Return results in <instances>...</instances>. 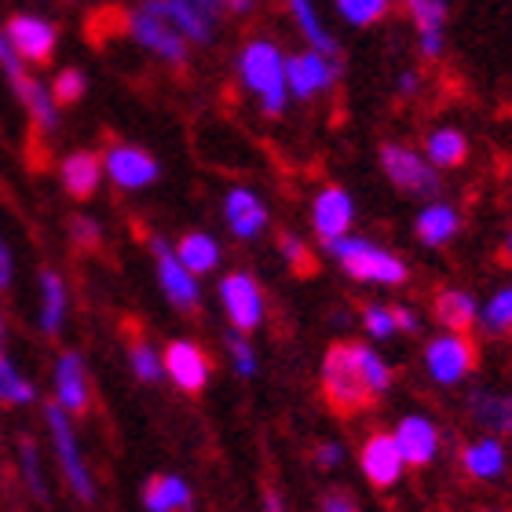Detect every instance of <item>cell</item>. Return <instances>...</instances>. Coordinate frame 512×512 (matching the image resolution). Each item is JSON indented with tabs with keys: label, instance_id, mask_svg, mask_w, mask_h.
<instances>
[{
	"label": "cell",
	"instance_id": "obj_1",
	"mask_svg": "<svg viewBox=\"0 0 512 512\" xmlns=\"http://www.w3.org/2000/svg\"><path fill=\"white\" fill-rule=\"evenodd\" d=\"M388 388H392V370L366 344H333L322 359V395L333 414H359Z\"/></svg>",
	"mask_w": 512,
	"mask_h": 512
},
{
	"label": "cell",
	"instance_id": "obj_3",
	"mask_svg": "<svg viewBox=\"0 0 512 512\" xmlns=\"http://www.w3.org/2000/svg\"><path fill=\"white\" fill-rule=\"evenodd\" d=\"M238 70L246 77V85L264 99L267 114L271 118L282 114V107H286V66H282V55H278L275 44L267 41L246 44V52L238 59Z\"/></svg>",
	"mask_w": 512,
	"mask_h": 512
},
{
	"label": "cell",
	"instance_id": "obj_41",
	"mask_svg": "<svg viewBox=\"0 0 512 512\" xmlns=\"http://www.w3.org/2000/svg\"><path fill=\"white\" fill-rule=\"evenodd\" d=\"M70 235L81 249H96L103 242V231H99L96 220H88V216H77L74 224H70Z\"/></svg>",
	"mask_w": 512,
	"mask_h": 512
},
{
	"label": "cell",
	"instance_id": "obj_46",
	"mask_svg": "<svg viewBox=\"0 0 512 512\" xmlns=\"http://www.w3.org/2000/svg\"><path fill=\"white\" fill-rule=\"evenodd\" d=\"M392 319H395V330L417 333V315L410 308H392Z\"/></svg>",
	"mask_w": 512,
	"mask_h": 512
},
{
	"label": "cell",
	"instance_id": "obj_36",
	"mask_svg": "<svg viewBox=\"0 0 512 512\" xmlns=\"http://www.w3.org/2000/svg\"><path fill=\"white\" fill-rule=\"evenodd\" d=\"M81 96H85V74H81V70H63V74L55 77V85H52L55 107H74Z\"/></svg>",
	"mask_w": 512,
	"mask_h": 512
},
{
	"label": "cell",
	"instance_id": "obj_16",
	"mask_svg": "<svg viewBox=\"0 0 512 512\" xmlns=\"http://www.w3.org/2000/svg\"><path fill=\"white\" fill-rule=\"evenodd\" d=\"M395 447H399V454H403L406 465L425 469L439 450V428L432 425L428 417H417V414L403 417V421L395 425Z\"/></svg>",
	"mask_w": 512,
	"mask_h": 512
},
{
	"label": "cell",
	"instance_id": "obj_34",
	"mask_svg": "<svg viewBox=\"0 0 512 512\" xmlns=\"http://www.w3.org/2000/svg\"><path fill=\"white\" fill-rule=\"evenodd\" d=\"M128 363H132V374H136L143 384H158L161 377H165V363H161L158 352H154L147 341L128 344Z\"/></svg>",
	"mask_w": 512,
	"mask_h": 512
},
{
	"label": "cell",
	"instance_id": "obj_13",
	"mask_svg": "<svg viewBox=\"0 0 512 512\" xmlns=\"http://www.w3.org/2000/svg\"><path fill=\"white\" fill-rule=\"evenodd\" d=\"M103 169L110 172V180L125 187V191H139L147 183L158 180V161L150 158L147 150L139 147H125V143H114L103 158Z\"/></svg>",
	"mask_w": 512,
	"mask_h": 512
},
{
	"label": "cell",
	"instance_id": "obj_15",
	"mask_svg": "<svg viewBox=\"0 0 512 512\" xmlns=\"http://www.w3.org/2000/svg\"><path fill=\"white\" fill-rule=\"evenodd\" d=\"M359 461H363V476L370 483H374L377 491H388V487H395L399 483V476H403V454H399V447H395V436H370L363 443V454H359Z\"/></svg>",
	"mask_w": 512,
	"mask_h": 512
},
{
	"label": "cell",
	"instance_id": "obj_29",
	"mask_svg": "<svg viewBox=\"0 0 512 512\" xmlns=\"http://www.w3.org/2000/svg\"><path fill=\"white\" fill-rule=\"evenodd\" d=\"M63 319H66V286L63 278L55 275V271H44L41 275V330L48 337L63 330Z\"/></svg>",
	"mask_w": 512,
	"mask_h": 512
},
{
	"label": "cell",
	"instance_id": "obj_22",
	"mask_svg": "<svg viewBox=\"0 0 512 512\" xmlns=\"http://www.w3.org/2000/svg\"><path fill=\"white\" fill-rule=\"evenodd\" d=\"M147 512H191V487L180 476H150L143 487Z\"/></svg>",
	"mask_w": 512,
	"mask_h": 512
},
{
	"label": "cell",
	"instance_id": "obj_33",
	"mask_svg": "<svg viewBox=\"0 0 512 512\" xmlns=\"http://www.w3.org/2000/svg\"><path fill=\"white\" fill-rule=\"evenodd\" d=\"M483 330L491 333V337H498V341H509L512 337V289H502L483 308Z\"/></svg>",
	"mask_w": 512,
	"mask_h": 512
},
{
	"label": "cell",
	"instance_id": "obj_19",
	"mask_svg": "<svg viewBox=\"0 0 512 512\" xmlns=\"http://www.w3.org/2000/svg\"><path fill=\"white\" fill-rule=\"evenodd\" d=\"M403 4L410 8V19L421 33V55L439 59L443 55V22H447L443 0H403Z\"/></svg>",
	"mask_w": 512,
	"mask_h": 512
},
{
	"label": "cell",
	"instance_id": "obj_49",
	"mask_svg": "<svg viewBox=\"0 0 512 512\" xmlns=\"http://www.w3.org/2000/svg\"><path fill=\"white\" fill-rule=\"evenodd\" d=\"M4 330H8V322H4V311H0V359H4Z\"/></svg>",
	"mask_w": 512,
	"mask_h": 512
},
{
	"label": "cell",
	"instance_id": "obj_50",
	"mask_svg": "<svg viewBox=\"0 0 512 512\" xmlns=\"http://www.w3.org/2000/svg\"><path fill=\"white\" fill-rule=\"evenodd\" d=\"M509 256H512V235H509Z\"/></svg>",
	"mask_w": 512,
	"mask_h": 512
},
{
	"label": "cell",
	"instance_id": "obj_38",
	"mask_svg": "<svg viewBox=\"0 0 512 512\" xmlns=\"http://www.w3.org/2000/svg\"><path fill=\"white\" fill-rule=\"evenodd\" d=\"M22 472H26V483H30V491L37 498H44V476H41V454H37V443L33 439H22Z\"/></svg>",
	"mask_w": 512,
	"mask_h": 512
},
{
	"label": "cell",
	"instance_id": "obj_8",
	"mask_svg": "<svg viewBox=\"0 0 512 512\" xmlns=\"http://www.w3.org/2000/svg\"><path fill=\"white\" fill-rule=\"evenodd\" d=\"M220 300L227 308V319L238 333H253L264 322V293L256 286V278L246 271H231L220 282Z\"/></svg>",
	"mask_w": 512,
	"mask_h": 512
},
{
	"label": "cell",
	"instance_id": "obj_44",
	"mask_svg": "<svg viewBox=\"0 0 512 512\" xmlns=\"http://www.w3.org/2000/svg\"><path fill=\"white\" fill-rule=\"evenodd\" d=\"M341 454L344 450L337 447V443H319V447H315V461H319L322 469H333V465L341 461Z\"/></svg>",
	"mask_w": 512,
	"mask_h": 512
},
{
	"label": "cell",
	"instance_id": "obj_31",
	"mask_svg": "<svg viewBox=\"0 0 512 512\" xmlns=\"http://www.w3.org/2000/svg\"><path fill=\"white\" fill-rule=\"evenodd\" d=\"M286 8L293 11V19H297V26L304 30V37L315 44V52L337 55V44H333V37L326 33V26L319 22V15H315V8H311L308 0H286Z\"/></svg>",
	"mask_w": 512,
	"mask_h": 512
},
{
	"label": "cell",
	"instance_id": "obj_21",
	"mask_svg": "<svg viewBox=\"0 0 512 512\" xmlns=\"http://www.w3.org/2000/svg\"><path fill=\"white\" fill-rule=\"evenodd\" d=\"M99 176H103V161H99L92 150H77V154H70V158L63 161V187L77 202H85V198L96 194Z\"/></svg>",
	"mask_w": 512,
	"mask_h": 512
},
{
	"label": "cell",
	"instance_id": "obj_2",
	"mask_svg": "<svg viewBox=\"0 0 512 512\" xmlns=\"http://www.w3.org/2000/svg\"><path fill=\"white\" fill-rule=\"evenodd\" d=\"M333 256H337V264L348 271L352 278L359 282H377V286H399L406 282V264L399 256H392L388 249L374 246V242H366V238H333L326 242Z\"/></svg>",
	"mask_w": 512,
	"mask_h": 512
},
{
	"label": "cell",
	"instance_id": "obj_32",
	"mask_svg": "<svg viewBox=\"0 0 512 512\" xmlns=\"http://www.w3.org/2000/svg\"><path fill=\"white\" fill-rule=\"evenodd\" d=\"M33 399H37V388L19 374V366L11 363V359H0V403L26 406V403H33Z\"/></svg>",
	"mask_w": 512,
	"mask_h": 512
},
{
	"label": "cell",
	"instance_id": "obj_17",
	"mask_svg": "<svg viewBox=\"0 0 512 512\" xmlns=\"http://www.w3.org/2000/svg\"><path fill=\"white\" fill-rule=\"evenodd\" d=\"M143 8L161 15L169 26H176L187 41H198V44L213 41V19H209L194 0H147Z\"/></svg>",
	"mask_w": 512,
	"mask_h": 512
},
{
	"label": "cell",
	"instance_id": "obj_5",
	"mask_svg": "<svg viewBox=\"0 0 512 512\" xmlns=\"http://www.w3.org/2000/svg\"><path fill=\"white\" fill-rule=\"evenodd\" d=\"M121 33H128L132 41H139L143 48H150L154 55H161L165 63L183 66L187 63V44H183V33L176 26L154 15V11L139 8V11H125V22H121Z\"/></svg>",
	"mask_w": 512,
	"mask_h": 512
},
{
	"label": "cell",
	"instance_id": "obj_40",
	"mask_svg": "<svg viewBox=\"0 0 512 512\" xmlns=\"http://www.w3.org/2000/svg\"><path fill=\"white\" fill-rule=\"evenodd\" d=\"M227 344H231V355H235L238 374L253 377L256 374V355H253V348L246 344V337H242V333H235V337H227Z\"/></svg>",
	"mask_w": 512,
	"mask_h": 512
},
{
	"label": "cell",
	"instance_id": "obj_28",
	"mask_svg": "<svg viewBox=\"0 0 512 512\" xmlns=\"http://www.w3.org/2000/svg\"><path fill=\"white\" fill-rule=\"evenodd\" d=\"M425 154L439 169H458L461 161L469 158V139L461 136L458 128H439L425 139Z\"/></svg>",
	"mask_w": 512,
	"mask_h": 512
},
{
	"label": "cell",
	"instance_id": "obj_35",
	"mask_svg": "<svg viewBox=\"0 0 512 512\" xmlns=\"http://www.w3.org/2000/svg\"><path fill=\"white\" fill-rule=\"evenodd\" d=\"M337 8L348 22L355 26H370V22H381L388 15V0H337Z\"/></svg>",
	"mask_w": 512,
	"mask_h": 512
},
{
	"label": "cell",
	"instance_id": "obj_27",
	"mask_svg": "<svg viewBox=\"0 0 512 512\" xmlns=\"http://www.w3.org/2000/svg\"><path fill=\"white\" fill-rule=\"evenodd\" d=\"M458 227H461V220H458V213L450 209V205H428L425 213L417 216V224H414V231H417V242H425V246H447L450 238L458 235Z\"/></svg>",
	"mask_w": 512,
	"mask_h": 512
},
{
	"label": "cell",
	"instance_id": "obj_12",
	"mask_svg": "<svg viewBox=\"0 0 512 512\" xmlns=\"http://www.w3.org/2000/svg\"><path fill=\"white\" fill-rule=\"evenodd\" d=\"M150 249H154V256H158V278H161V289H165V297H169L172 308H180V311L198 308V282H194L191 271L180 264V256L172 253L161 238H154Z\"/></svg>",
	"mask_w": 512,
	"mask_h": 512
},
{
	"label": "cell",
	"instance_id": "obj_4",
	"mask_svg": "<svg viewBox=\"0 0 512 512\" xmlns=\"http://www.w3.org/2000/svg\"><path fill=\"white\" fill-rule=\"evenodd\" d=\"M44 421H48V428H52L55 458H59V469H63L70 491H74L81 502H92V498H96V483H92V472H88L85 458H81V447H77L70 414H66L59 403H52L48 410H44Z\"/></svg>",
	"mask_w": 512,
	"mask_h": 512
},
{
	"label": "cell",
	"instance_id": "obj_48",
	"mask_svg": "<svg viewBox=\"0 0 512 512\" xmlns=\"http://www.w3.org/2000/svg\"><path fill=\"white\" fill-rule=\"evenodd\" d=\"M224 4H227V8H231V11H238V15H242V11L253 8V0H224Z\"/></svg>",
	"mask_w": 512,
	"mask_h": 512
},
{
	"label": "cell",
	"instance_id": "obj_10",
	"mask_svg": "<svg viewBox=\"0 0 512 512\" xmlns=\"http://www.w3.org/2000/svg\"><path fill=\"white\" fill-rule=\"evenodd\" d=\"M8 41L11 48L33 66H48L55 55V41H59V33H55L52 22L44 19H33V15H11L8 19Z\"/></svg>",
	"mask_w": 512,
	"mask_h": 512
},
{
	"label": "cell",
	"instance_id": "obj_23",
	"mask_svg": "<svg viewBox=\"0 0 512 512\" xmlns=\"http://www.w3.org/2000/svg\"><path fill=\"white\" fill-rule=\"evenodd\" d=\"M227 224L235 231L238 238H256L264 231L267 224V213H264V202L249 191H231L227 194Z\"/></svg>",
	"mask_w": 512,
	"mask_h": 512
},
{
	"label": "cell",
	"instance_id": "obj_43",
	"mask_svg": "<svg viewBox=\"0 0 512 512\" xmlns=\"http://www.w3.org/2000/svg\"><path fill=\"white\" fill-rule=\"evenodd\" d=\"M0 66H4V74H15V70H22V63H19V52L11 48V41L0 33Z\"/></svg>",
	"mask_w": 512,
	"mask_h": 512
},
{
	"label": "cell",
	"instance_id": "obj_42",
	"mask_svg": "<svg viewBox=\"0 0 512 512\" xmlns=\"http://www.w3.org/2000/svg\"><path fill=\"white\" fill-rule=\"evenodd\" d=\"M319 512H359V502H355L352 494H344V491H330V494H322Z\"/></svg>",
	"mask_w": 512,
	"mask_h": 512
},
{
	"label": "cell",
	"instance_id": "obj_24",
	"mask_svg": "<svg viewBox=\"0 0 512 512\" xmlns=\"http://www.w3.org/2000/svg\"><path fill=\"white\" fill-rule=\"evenodd\" d=\"M469 417L487 432H509L512 436V395L472 392L469 395Z\"/></svg>",
	"mask_w": 512,
	"mask_h": 512
},
{
	"label": "cell",
	"instance_id": "obj_20",
	"mask_svg": "<svg viewBox=\"0 0 512 512\" xmlns=\"http://www.w3.org/2000/svg\"><path fill=\"white\" fill-rule=\"evenodd\" d=\"M11 77V88H15V96L22 99V107L30 110V121L33 128H41V132H52L59 114H55V99L44 92V85L37 77H30L26 70H15Z\"/></svg>",
	"mask_w": 512,
	"mask_h": 512
},
{
	"label": "cell",
	"instance_id": "obj_18",
	"mask_svg": "<svg viewBox=\"0 0 512 512\" xmlns=\"http://www.w3.org/2000/svg\"><path fill=\"white\" fill-rule=\"evenodd\" d=\"M311 224H315V235H319L322 242H333V238L348 235V227H352V198H348V191L326 187V191L315 198Z\"/></svg>",
	"mask_w": 512,
	"mask_h": 512
},
{
	"label": "cell",
	"instance_id": "obj_9",
	"mask_svg": "<svg viewBox=\"0 0 512 512\" xmlns=\"http://www.w3.org/2000/svg\"><path fill=\"white\" fill-rule=\"evenodd\" d=\"M286 81L289 88H293V96L300 99H311V96H319V92H326V88L337 81V70L341 66L333 63V55L326 52H304V55H289L286 63Z\"/></svg>",
	"mask_w": 512,
	"mask_h": 512
},
{
	"label": "cell",
	"instance_id": "obj_7",
	"mask_svg": "<svg viewBox=\"0 0 512 512\" xmlns=\"http://www.w3.org/2000/svg\"><path fill=\"white\" fill-rule=\"evenodd\" d=\"M381 169L384 176L406 194H421V198H432L439 191V176L432 172L421 154H414L410 147H399V143H384L381 147Z\"/></svg>",
	"mask_w": 512,
	"mask_h": 512
},
{
	"label": "cell",
	"instance_id": "obj_47",
	"mask_svg": "<svg viewBox=\"0 0 512 512\" xmlns=\"http://www.w3.org/2000/svg\"><path fill=\"white\" fill-rule=\"evenodd\" d=\"M264 512H286V509H282V498H278L275 491L264 494Z\"/></svg>",
	"mask_w": 512,
	"mask_h": 512
},
{
	"label": "cell",
	"instance_id": "obj_26",
	"mask_svg": "<svg viewBox=\"0 0 512 512\" xmlns=\"http://www.w3.org/2000/svg\"><path fill=\"white\" fill-rule=\"evenodd\" d=\"M461 465L472 480H498L505 472V447L498 439H480L461 450Z\"/></svg>",
	"mask_w": 512,
	"mask_h": 512
},
{
	"label": "cell",
	"instance_id": "obj_6",
	"mask_svg": "<svg viewBox=\"0 0 512 512\" xmlns=\"http://www.w3.org/2000/svg\"><path fill=\"white\" fill-rule=\"evenodd\" d=\"M476 363H480V352L469 341V333H447L425 348V370L436 384H458L476 370Z\"/></svg>",
	"mask_w": 512,
	"mask_h": 512
},
{
	"label": "cell",
	"instance_id": "obj_37",
	"mask_svg": "<svg viewBox=\"0 0 512 512\" xmlns=\"http://www.w3.org/2000/svg\"><path fill=\"white\" fill-rule=\"evenodd\" d=\"M278 249H282V256L293 264V271H297V275H311V271H315V260H311L308 246H304L297 235H282V238H278Z\"/></svg>",
	"mask_w": 512,
	"mask_h": 512
},
{
	"label": "cell",
	"instance_id": "obj_30",
	"mask_svg": "<svg viewBox=\"0 0 512 512\" xmlns=\"http://www.w3.org/2000/svg\"><path fill=\"white\" fill-rule=\"evenodd\" d=\"M176 256H180V264L187 267L191 275H205V271H213V267H216V260H220V249H216V242L209 235H198V231H191V235L180 238Z\"/></svg>",
	"mask_w": 512,
	"mask_h": 512
},
{
	"label": "cell",
	"instance_id": "obj_25",
	"mask_svg": "<svg viewBox=\"0 0 512 512\" xmlns=\"http://www.w3.org/2000/svg\"><path fill=\"white\" fill-rule=\"evenodd\" d=\"M436 319L439 326H447L450 333H469L480 319V311H476V300L469 293H461V289H443L436 297Z\"/></svg>",
	"mask_w": 512,
	"mask_h": 512
},
{
	"label": "cell",
	"instance_id": "obj_39",
	"mask_svg": "<svg viewBox=\"0 0 512 512\" xmlns=\"http://www.w3.org/2000/svg\"><path fill=\"white\" fill-rule=\"evenodd\" d=\"M363 322H366V330L374 333L377 341H388V337L395 333L392 308H381V304H366V308H363Z\"/></svg>",
	"mask_w": 512,
	"mask_h": 512
},
{
	"label": "cell",
	"instance_id": "obj_11",
	"mask_svg": "<svg viewBox=\"0 0 512 512\" xmlns=\"http://www.w3.org/2000/svg\"><path fill=\"white\" fill-rule=\"evenodd\" d=\"M165 374L172 377V384L187 395H198L209 384V374H213V363L209 355L191 341H172L169 352H165Z\"/></svg>",
	"mask_w": 512,
	"mask_h": 512
},
{
	"label": "cell",
	"instance_id": "obj_14",
	"mask_svg": "<svg viewBox=\"0 0 512 512\" xmlns=\"http://www.w3.org/2000/svg\"><path fill=\"white\" fill-rule=\"evenodd\" d=\"M55 403L63 406L66 414H85L88 403H92L85 359L77 352H63L55 363Z\"/></svg>",
	"mask_w": 512,
	"mask_h": 512
},
{
	"label": "cell",
	"instance_id": "obj_45",
	"mask_svg": "<svg viewBox=\"0 0 512 512\" xmlns=\"http://www.w3.org/2000/svg\"><path fill=\"white\" fill-rule=\"evenodd\" d=\"M11 275H15V264H11V253H8V246L0 242V293L11 286Z\"/></svg>",
	"mask_w": 512,
	"mask_h": 512
}]
</instances>
